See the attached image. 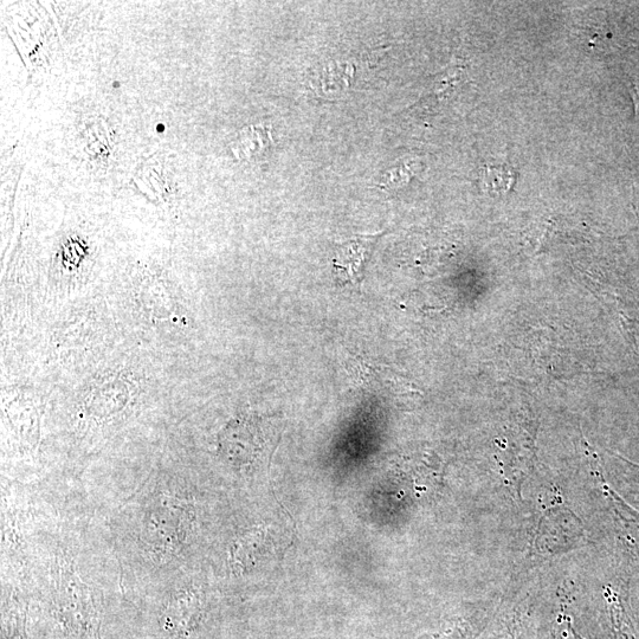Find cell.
I'll return each mask as SVG.
<instances>
[{"instance_id":"obj_2","label":"cell","mask_w":639,"mask_h":639,"mask_svg":"<svg viewBox=\"0 0 639 639\" xmlns=\"http://www.w3.org/2000/svg\"><path fill=\"white\" fill-rule=\"evenodd\" d=\"M276 443V426L270 418L244 413L219 432L217 453L232 473L249 477L270 460Z\"/></svg>"},{"instance_id":"obj_1","label":"cell","mask_w":639,"mask_h":639,"mask_svg":"<svg viewBox=\"0 0 639 639\" xmlns=\"http://www.w3.org/2000/svg\"><path fill=\"white\" fill-rule=\"evenodd\" d=\"M95 520L118 564L124 596L208 565L209 493L185 473H153L96 509Z\"/></svg>"},{"instance_id":"obj_5","label":"cell","mask_w":639,"mask_h":639,"mask_svg":"<svg viewBox=\"0 0 639 639\" xmlns=\"http://www.w3.org/2000/svg\"><path fill=\"white\" fill-rule=\"evenodd\" d=\"M635 100H636V106H637V113H638V116H639V92H638V90H636Z\"/></svg>"},{"instance_id":"obj_3","label":"cell","mask_w":639,"mask_h":639,"mask_svg":"<svg viewBox=\"0 0 639 639\" xmlns=\"http://www.w3.org/2000/svg\"><path fill=\"white\" fill-rule=\"evenodd\" d=\"M237 529L230 535L223 563L230 578L247 579L267 565L271 532L264 525L240 526Z\"/></svg>"},{"instance_id":"obj_4","label":"cell","mask_w":639,"mask_h":639,"mask_svg":"<svg viewBox=\"0 0 639 639\" xmlns=\"http://www.w3.org/2000/svg\"><path fill=\"white\" fill-rule=\"evenodd\" d=\"M379 236H358L339 245L333 260L335 281L358 286L364 281L366 264Z\"/></svg>"}]
</instances>
